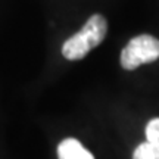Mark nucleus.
Returning a JSON list of instances; mask_svg holds the SVG:
<instances>
[{"instance_id":"obj_2","label":"nucleus","mask_w":159,"mask_h":159,"mask_svg":"<svg viewBox=\"0 0 159 159\" xmlns=\"http://www.w3.org/2000/svg\"><path fill=\"white\" fill-rule=\"evenodd\" d=\"M159 57V40L153 35L142 34L128 41L121 52V65L127 71L139 68L143 63H152Z\"/></svg>"},{"instance_id":"obj_1","label":"nucleus","mask_w":159,"mask_h":159,"mask_svg":"<svg viewBox=\"0 0 159 159\" xmlns=\"http://www.w3.org/2000/svg\"><path fill=\"white\" fill-rule=\"evenodd\" d=\"M108 22L102 15H93L77 34L69 37L62 46V55L69 61H80L105 40Z\"/></svg>"},{"instance_id":"obj_5","label":"nucleus","mask_w":159,"mask_h":159,"mask_svg":"<svg viewBox=\"0 0 159 159\" xmlns=\"http://www.w3.org/2000/svg\"><path fill=\"white\" fill-rule=\"evenodd\" d=\"M146 139L148 142L159 146V118L150 119L146 125Z\"/></svg>"},{"instance_id":"obj_3","label":"nucleus","mask_w":159,"mask_h":159,"mask_svg":"<svg viewBox=\"0 0 159 159\" xmlns=\"http://www.w3.org/2000/svg\"><path fill=\"white\" fill-rule=\"evenodd\" d=\"M57 158L59 159H94V156L77 139H65L57 146Z\"/></svg>"},{"instance_id":"obj_4","label":"nucleus","mask_w":159,"mask_h":159,"mask_svg":"<svg viewBox=\"0 0 159 159\" xmlns=\"http://www.w3.org/2000/svg\"><path fill=\"white\" fill-rule=\"evenodd\" d=\"M133 159H159V146L150 142L142 143L136 148Z\"/></svg>"}]
</instances>
